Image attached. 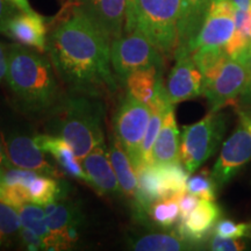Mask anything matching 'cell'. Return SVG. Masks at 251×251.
Masks as SVG:
<instances>
[{
	"mask_svg": "<svg viewBox=\"0 0 251 251\" xmlns=\"http://www.w3.org/2000/svg\"><path fill=\"white\" fill-rule=\"evenodd\" d=\"M162 178L168 192L169 198H180L186 193L188 180V171L183 166V163H168V164L158 165Z\"/></svg>",
	"mask_w": 251,
	"mask_h": 251,
	"instance_id": "27",
	"label": "cell"
},
{
	"mask_svg": "<svg viewBox=\"0 0 251 251\" xmlns=\"http://www.w3.org/2000/svg\"><path fill=\"white\" fill-rule=\"evenodd\" d=\"M193 244L176 233H152L133 238L130 247L136 251L190 250Z\"/></svg>",
	"mask_w": 251,
	"mask_h": 251,
	"instance_id": "24",
	"label": "cell"
},
{
	"mask_svg": "<svg viewBox=\"0 0 251 251\" xmlns=\"http://www.w3.org/2000/svg\"><path fill=\"white\" fill-rule=\"evenodd\" d=\"M221 211L214 201L200 199L196 209L186 219L179 220L177 233L194 244L201 242L207 234L215 227Z\"/></svg>",
	"mask_w": 251,
	"mask_h": 251,
	"instance_id": "18",
	"label": "cell"
},
{
	"mask_svg": "<svg viewBox=\"0 0 251 251\" xmlns=\"http://www.w3.org/2000/svg\"><path fill=\"white\" fill-rule=\"evenodd\" d=\"M240 119L242 121L246 122V125L248 126V128H249L250 131H251V117H250V115H248V114H246V113H243V112H240Z\"/></svg>",
	"mask_w": 251,
	"mask_h": 251,
	"instance_id": "42",
	"label": "cell"
},
{
	"mask_svg": "<svg viewBox=\"0 0 251 251\" xmlns=\"http://www.w3.org/2000/svg\"><path fill=\"white\" fill-rule=\"evenodd\" d=\"M200 201V198L194 196V194L191 193H184L183 196L179 198V220L186 219L188 215L192 213L196 207L198 206V203Z\"/></svg>",
	"mask_w": 251,
	"mask_h": 251,
	"instance_id": "36",
	"label": "cell"
},
{
	"mask_svg": "<svg viewBox=\"0 0 251 251\" xmlns=\"http://www.w3.org/2000/svg\"><path fill=\"white\" fill-rule=\"evenodd\" d=\"M108 156L118 181L120 184L122 194L133 201L137 191V175L133 163L127 152L122 148L117 136L111 134L108 144Z\"/></svg>",
	"mask_w": 251,
	"mask_h": 251,
	"instance_id": "21",
	"label": "cell"
},
{
	"mask_svg": "<svg viewBox=\"0 0 251 251\" xmlns=\"http://www.w3.org/2000/svg\"><path fill=\"white\" fill-rule=\"evenodd\" d=\"M21 225L20 216L15 208L0 201V248H7L19 240Z\"/></svg>",
	"mask_w": 251,
	"mask_h": 251,
	"instance_id": "28",
	"label": "cell"
},
{
	"mask_svg": "<svg viewBox=\"0 0 251 251\" xmlns=\"http://www.w3.org/2000/svg\"><path fill=\"white\" fill-rule=\"evenodd\" d=\"M216 190H218V186H216L214 179L212 178V176L207 175V172L193 176L187 180V192L199 197L200 199L215 201Z\"/></svg>",
	"mask_w": 251,
	"mask_h": 251,
	"instance_id": "30",
	"label": "cell"
},
{
	"mask_svg": "<svg viewBox=\"0 0 251 251\" xmlns=\"http://www.w3.org/2000/svg\"><path fill=\"white\" fill-rule=\"evenodd\" d=\"M47 52L68 91L103 98L118 90L111 69V40L75 4L49 23Z\"/></svg>",
	"mask_w": 251,
	"mask_h": 251,
	"instance_id": "1",
	"label": "cell"
},
{
	"mask_svg": "<svg viewBox=\"0 0 251 251\" xmlns=\"http://www.w3.org/2000/svg\"><path fill=\"white\" fill-rule=\"evenodd\" d=\"M125 81L128 93L150 107L158 93L159 87L163 85L161 68L140 69L131 72Z\"/></svg>",
	"mask_w": 251,
	"mask_h": 251,
	"instance_id": "22",
	"label": "cell"
},
{
	"mask_svg": "<svg viewBox=\"0 0 251 251\" xmlns=\"http://www.w3.org/2000/svg\"><path fill=\"white\" fill-rule=\"evenodd\" d=\"M47 225L56 250H67L79 240L84 216L76 202L63 198L45 205Z\"/></svg>",
	"mask_w": 251,
	"mask_h": 251,
	"instance_id": "10",
	"label": "cell"
},
{
	"mask_svg": "<svg viewBox=\"0 0 251 251\" xmlns=\"http://www.w3.org/2000/svg\"><path fill=\"white\" fill-rule=\"evenodd\" d=\"M191 56L194 64L201 72L203 81H206L218 74L229 55L225 48H200L194 50Z\"/></svg>",
	"mask_w": 251,
	"mask_h": 251,
	"instance_id": "26",
	"label": "cell"
},
{
	"mask_svg": "<svg viewBox=\"0 0 251 251\" xmlns=\"http://www.w3.org/2000/svg\"><path fill=\"white\" fill-rule=\"evenodd\" d=\"M181 0H135L126 18L125 31L139 30L164 57L179 47Z\"/></svg>",
	"mask_w": 251,
	"mask_h": 251,
	"instance_id": "4",
	"label": "cell"
},
{
	"mask_svg": "<svg viewBox=\"0 0 251 251\" xmlns=\"http://www.w3.org/2000/svg\"><path fill=\"white\" fill-rule=\"evenodd\" d=\"M214 234L225 237H251V222L248 224H235L230 220H221L216 222Z\"/></svg>",
	"mask_w": 251,
	"mask_h": 251,
	"instance_id": "32",
	"label": "cell"
},
{
	"mask_svg": "<svg viewBox=\"0 0 251 251\" xmlns=\"http://www.w3.org/2000/svg\"><path fill=\"white\" fill-rule=\"evenodd\" d=\"M251 159V131L246 122L241 120L229 139L222 147L218 161L212 170L216 186L222 187Z\"/></svg>",
	"mask_w": 251,
	"mask_h": 251,
	"instance_id": "11",
	"label": "cell"
},
{
	"mask_svg": "<svg viewBox=\"0 0 251 251\" xmlns=\"http://www.w3.org/2000/svg\"><path fill=\"white\" fill-rule=\"evenodd\" d=\"M179 137L174 108H171L165 114L161 131L152 148V164L161 165L181 162Z\"/></svg>",
	"mask_w": 251,
	"mask_h": 251,
	"instance_id": "19",
	"label": "cell"
},
{
	"mask_svg": "<svg viewBox=\"0 0 251 251\" xmlns=\"http://www.w3.org/2000/svg\"><path fill=\"white\" fill-rule=\"evenodd\" d=\"M235 30L251 41V11L235 7Z\"/></svg>",
	"mask_w": 251,
	"mask_h": 251,
	"instance_id": "35",
	"label": "cell"
},
{
	"mask_svg": "<svg viewBox=\"0 0 251 251\" xmlns=\"http://www.w3.org/2000/svg\"><path fill=\"white\" fill-rule=\"evenodd\" d=\"M150 117H151V109L149 106L134 98L128 92L121 99L113 117L114 135L125 151L127 152L135 170L142 165L141 147Z\"/></svg>",
	"mask_w": 251,
	"mask_h": 251,
	"instance_id": "7",
	"label": "cell"
},
{
	"mask_svg": "<svg viewBox=\"0 0 251 251\" xmlns=\"http://www.w3.org/2000/svg\"><path fill=\"white\" fill-rule=\"evenodd\" d=\"M49 23L42 15L33 12H17L0 27V34L13 40L14 42L36 51H47L49 34Z\"/></svg>",
	"mask_w": 251,
	"mask_h": 251,
	"instance_id": "13",
	"label": "cell"
},
{
	"mask_svg": "<svg viewBox=\"0 0 251 251\" xmlns=\"http://www.w3.org/2000/svg\"><path fill=\"white\" fill-rule=\"evenodd\" d=\"M235 7L242 11H251V0H233Z\"/></svg>",
	"mask_w": 251,
	"mask_h": 251,
	"instance_id": "41",
	"label": "cell"
},
{
	"mask_svg": "<svg viewBox=\"0 0 251 251\" xmlns=\"http://www.w3.org/2000/svg\"><path fill=\"white\" fill-rule=\"evenodd\" d=\"M251 93V61L249 51L228 56L218 74L203 81L202 94L212 112H219L241 94Z\"/></svg>",
	"mask_w": 251,
	"mask_h": 251,
	"instance_id": "5",
	"label": "cell"
},
{
	"mask_svg": "<svg viewBox=\"0 0 251 251\" xmlns=\"http://www.w3.org/2000/svg\"><path fill=\"white\" fill-rule=\"evenodd\" d=\"M23 227L30 229L45 241L47 250H56L54 237L47 225L45 208L34 202H25L17 208Z\"/></svg>",
	"mask_w": 251,
	"mask_h": 251,
	"instance_id": "25",
	"label": "cell"
},
{
	"mask_svg": "<svg viewBox=\"0 0 251 251\" xmlns=\"http://www.w3.org/2000/svg\"><path fill=\"white\" fill-rule=\"evenodd\" d=\"M226 129L224 115L209 112L197 124L185 126L180 142V159L188 174L196 172L218 149Z\"/></svg>",
	"mask_w": 251,
	"mask_h": 251,
	"instance_id": "6",
	"label": "cell"
},
{
	"mask_svg": "<svg viewBox=\"0 0 251 251\" xmlns=\"http://www.w3.org/2000/svg\"><path fill=\"white\" fill-rule=\"evenodd\" d=\"M19 242L27 250H47L45 241L30 229L23 227L19 234Z\"/></svg>",
	"mask_w": 251,
	"mask_h": 251,
	"instance_id": "34",
	"label": "cell"
},
{
	"mask_svg": "<svg viewBox=\"0 0 251 251\" xmlns=\"http://www.w3.org/2000/svg\"><path fill=\"white\" fill-rule=\"evenodd\" d=\"M0 201L19 208L25 202H29L28 186L23 184L0 185Z\"/></svg>",
	"mask_w": 251,
	"mask_h": 251,
	"instance_id": "31",
	"label": "cell"
},
{
	"mask_svg": "<svg viewBox=\"0 0 251 251\" xmlns=\"http://www.w3.org/2000/svg\"><path fill=\"white\" fill-rule=\"evenodd\" d=\"M163 61L162 52L139 30L125 31L111 42L112 68L121 80L140 69H162Z\"/></svg>",
	"mask_w": 251,
	"mask_h": 251,
	"instance_id": "8",
	"label": "cell"
},
{
	"mask_svg": "<svg viewBox=\"0 0 251 251\" xmlns=\"http://www.w3.org/2000/svg\"><path fill=\"white\" fill-rule=\"evenodd\" d=\"M179 213V198L171 197L153 203L149 209V218L159 227L168 228L177 221Z\"/></svg>",
	"mask_w": 251,
	"mask_h": 251,
	"instance_id": "29",
	"label": "cell"
},
{
	"mask_svg": "<svg viewBox=\"0 0 251 251\" xmlns=\"http://www.w3.org/2000/svg\"><path fill=\"white\" fill-rule=\"evenodd\" d=\"M8 1H11L19 11L33 12V8L30 7L29 0H8Z\"/></svg>",
	"mask_w": 251,
	"mask_h": 251,
	"instance_id": "40",
	"label": "cell"
},
{
	"mask_svg": "<svg viewBox=\"0 0 251 251\" xmlns=\"http://www.w3.org/2000/svg\"><path fill=\"white\" fill-rule=\"evenodd\" d=\"M211 249L215 251H240L244 249L241 238L225 237L214 234L211 241Z\"/></svg>",
	"mask_w": 251,
	"mask_h": 251,
	"instance_id": "33",
	"label": "cell"
},
{
	"mask_svg": "<svg viewBox=\"0 0 251 251\" xmlns=\"http://www.w3.org/2000/svg\"><path fill=\"white\" fill-rule=\"evenodd\" d=\"M6 83L19 111L29 117H48L63 97L49 58L23 45H9Z\"/></svg>",
	"mask_w": 251,
	"mask_h": 251,
	"instance_id": "2",
	"label": "cell"
},
{
	"mask_svg": "<svg viewBox=\"0 0 251 251\" xmlns=\"http://www.w3.org/2000/svg\"><path fill=\"white\" fill-rule=\"evenodd\" d=\"M134 2H135V0H127V14H126V18H127V15L130 14L131 9H133Z\"/></svg>",
	"mask_w": 251,
	"mask_h": 251,
	"instance_id": "43",
	"label": "cell"
},
{
	"mask_svg": "<svg viewBox=\"0 0 251 251\" xmlns=\"http://www.w3.org/2000/svg\"><path fill=\"white\" fill-rule=\"evenodd\" d=\"M69 184L62 178L48 177L39 175L34 178L29 186V202L45 206L47 203L67 198L69 194Z\"/></svg>",
	"mask_w": 251,
	"mask_h": 251,
	"instance_id": "23",
	"label": "cell"
},
{
	"mask_svg": "<svg viewBox=\"0 0 251 251\" xmlns=\"http://www.w3.org/2000/svg\"><path fill=\"white\" fill-rule=\"evenodd\" d=\"M8 56L9 46L4 42H0V84L6 80L8 71Z\"/></svg>",
	"mask_w": 251,
	"mask_h": 251,
	"instance_id": "37",
	"label": "cell"
},
{
	"mask_svg": "<svg viewBox=\"0 0 251 251\" xmlns=\"http://www.w3.org/2000/svg\"><path fill=\"white\" fill-rule=\"evenodd\" d=\"M105 103L101 98L69 92L50 112L47 129L70 144L79 159L105 142Z\"/></svg>",
	"mask_w": 251,
	"mask_h": 251,
	"instance_id": "3",
	"label": "cell"
},
{
	"mask_svg": "<svg viewBox=\"0 0 251 251\" xmlns=\"http://www.w3.org/2000/svg\"><path fill=\"white\" fill-rule=\"evenodd\" d=\"M176 64L169 75L166 93L172 105L190 100L202 94L203 77L187 50L175 52Z\"/></svg>",
	"mask_w": 251,
	"mask_h": 251,
	"instance_id": "14",
	"label": "cell"
},
{
	"mask_svg": "<svg viewBox=\"0 0 251 251\" xmlns=\"http://www.w3.org/2000/svg\"><path fill=\"white\" fill-rule=\"evenodd\" d=\"M90 178V186L102 197H120L122 194L117 175L109 161L108 148L103 142L81 159Z\"/></svg>",
	"mask_w": 251,
	"mask_h": 251,
	"instance_id": "16",
	"label": "cell"
},
{
	"mask_svg": "<svg viewBox=\"0 0 251 251\" xmlns=\"http://www.w3.org/2000/svg\"><path fill=\"white\" fill-rule=\"evenodd\" d=\"M34 139L43 152H48L52 156L61 168L62 174L83 180L84 183L90 185V178L84 170L80 159L67 141L51 134H39L35 135Z\"/></svg>",
	"mask_w": 251,
	"mask_h": 251,
	"instance_id": "17",
	"label": "cell"
},
{
	"mask_svg": "<svg viewBox=\"0 0 251 251\" xmlns=\"http://www.w3.org/2000/svg\"><path fill=\"white\" fill-rule=\"evenodd\" d=\"M249 55H250V61H251V47H250V49H249Z\"/></svg>",
	"mask_w": 251,
	"mask_h": 251,
	"instance_id": "44",
	"label": "cell"
},
{
	"mask_svg": "<svg viewBox=\"0 0 251 251\" xmlns=\"http://www.w3.org/2000/svg\"><path fill=\"white\" fill-rule=\"evenodd\" d=\"M9 165L12 164L9 163L7 158V153H6V150H5L4 139H2V134L0 133V171H2L6 168H8Z\"/></svg>",
	"mask_w": 251,
	"mask_h": 251,
	"instance_id": "39",
	"label": "cell"
},
{
	"mask_svg": "<svg viewBox=\"0 0 251 251\" xmlns=\"http://www.w3.org/2000/svg\"><path fill=\"white\" fill-rule=\"evenodd\" d=\"M7 158L12 165L26 170L35 171L48 177L61 178L55 166L45 158L43 151L37 146L35 139L18 130L2 134Z\"/></svg>",
	"mask_w": 251,
	"mask_h": 251,
	"instance_id": "12",
	"label": "cell"
},
{
	"mask_svg": "<svg viewBox=\"0 0 251 251\" xmlns=\"http://www.w3.org/2000/svg\"><path fill=\"white\" fill-rule=\"evenodd\" d=\"M71 2L93 21L111 42L125 33L127 0H75Z\"/></svg>",
	"mask_w": 251,
	"mask_h": 251,
	"instance_id": "15",
	"label": "cell"
},
{
	"mask_svg": "<svg viewBox=\"0 0 251 251\" xmlns=\"http://www.w3.org/2000/svg\"><path fill=\"white\" fill-rule=\"evenodd\" d=\"M235 31L233 0H211L203 24L190 52L200 48H225Z\"/></svg>",
	"mask_w": 251,
	"mask_h": 251,
	"instance_id": "9",
	"label": "cell"
},
{
	"mask_svg": "<svg viewBox=\"0 0 251 251\" xmlns=\"http://www.w3.org/2000/svg\"><path fill=\"white\" fill-rule=\"evenodd\" d=\"M209 4H211V0H181L178 49H185L190 52L191 46L196 40L205 20Z\"/></svg>",
	"mask_w": 251,
	"mask_h": 251,
	"instance_id": "20",
	"label": "cell"
},
{
	"mask_svg": "<svg viewBox=\"0 0 251 251\" xmlns=\"http://www.w3.org/2000/svg\"><path fill=\"white\" fill-rule=\"evenodd\" d=\"M18 8L8 0H0V27L9 17L17 13Z\"/></svg>",
	"mask_w": 251,
	"mask_h": 251,
	"instance_id": "38",
	"label": "cell"
}]
</instances>
